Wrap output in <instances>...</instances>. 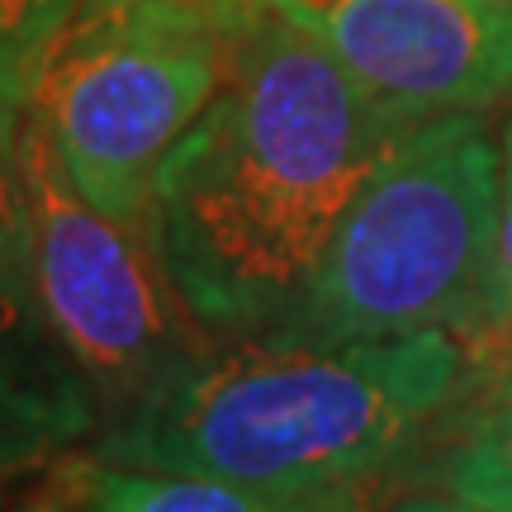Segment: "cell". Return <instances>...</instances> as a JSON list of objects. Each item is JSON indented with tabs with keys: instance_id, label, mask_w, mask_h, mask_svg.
Segmentation results:
<instances>
[{
	"instance_id": "cell-1",
	"label": "cell",
	"mask_w": 512,
	"mask_h": 512,
	"mask_svg": "<svg viewBox=\"0 0 512 512\" xmlns=\"http://www.w3.org/2000/svg\"><path fill=\"white\" fill-rule=\"evenodd\" d=\"M413 128L271 5L238 15L219 95L152 181V247L209 337L285 323L332 233Z\"/></svg>"
},
{
	"instance_id": "cell-2",
	"label": "cell",
	"mask_w": 512,
	"mask_h": 512,
	"mask_svg": "<svg viewBox=\"0 0 512 512\" xmlns=\"http://www.w3.org/2000/svg\"><path fill=\"white\" fill-rule=\"evenodd\" d=\"M456 384V332L342 347L209 337L95 437L91 456L271 489H403Z\"/></svg>"
},
{
	"instance_id": "cell-3",
	"label": "cell",
	"mask_w": 512,
	"mask_h": 512,
	"mask_svg": "<svg viewBox=\"0 0 512 512\" xmlns=\"http://www.w3.org/2000/svg\"><path fill=\"white\" fill-rule=\"evenodd\" d=\"M498 242V128L489 114L418 119L342 214L309 290L271 337L342 347L484 318Z\"/></svg>"
},
{
	"instance_id": "cell-4",
	"label": "cell",
	"mask_w": 512,
	"mask_h": 512,
	"mask_svg": "<svg viewBox=\"0 0 512 512\" xmlns=\"http://www.w3.org/2000/svg\"><path fill=\"white\" fill-rule=\"evenodd\" d=\"M238 15L204 0H81L38 67L24 119L110 219L143 228L166 152L219 95Z\"/></svg>"
},
{
	"instance_id": "cell-5",
	"label": "cell",
	"mask_w": 512,
	"mask_h": 512,
	"mask_svg": "<svg viewBox=\"0 0 512 512\" xmlns=\"http://www.w3.org/2000/svg\"><path fill=\"white\" fill-rule=\"evenodd\" d=\"M19 157L34 223V299L57 342L91 380L110 427L190 361L209 332L181 304L152 233L100 214L29 119Z\"/></svg>"
},
{
	"instance_id": "cell-6",
	"label": "cell",
	"mask_w": 512,
	"mask_h": 512,
	"mask_svg": "<svg viewBox=\"0 0 512 512\" xmlns=\"http://www.w3.org/2000/svg\"><path fill=\"white\" fill-rule=\"evenodd\" d=\"M399 119L512 100V0H266Z\"/></svg>"
},
{
	"instance_id": "cell-7",
	"label": "cell",
	"mask_w": 512,
	"mask_h": 512,
	"mask_svg": "<svg viewBox=\"0 0 512 512\" xmlns=\"http://www.w3.org/2000/svg\"><path fill=\"white\" fill-rule=\"evenodd\" d=\"M105 427L81 375L34 294L0 290V484L48 475L91 451Z\"/></svg>"
},
{
	"instance_id": "cell-8",
	"label": "cell",
	"mask_w": 512,
	"mask_h": 512,
	"mask_svg": "<svg viewBox=\"0 0 512 512\" xmlns=\"http://www.w3.org/2000/svg\"><path fill=\"white\" fill-rule=\"evenodd\" d=\"M57 512H384L394 489H271L238 479L114 465L91 451L57 465Z\"/></svg>"
},
{
	"instance_id": "cell-9",
	"label": "cell",
	"mask_w": 512,
	"mask_h": 512,
	"mask_svg": "<svg viewBox=\"0 0 512 512\" xmlns=\"http://www.w3.org/2000/svg\"><path fill=\"white\" fill-rule=\"evenodd\" d=\"M403 489H437L479 508L512 512V403L441 422Z\"/></svg>"
},
{
	"instance_id": "cell-10",
	"label": "cell",
	"mask_w": 512,
	"mask_h": 512,
	"mask_svg": "<svg viewBox=\"0 0 512 512\" xmlns=\"http://www.w3.org/2000/svg\"><path fill=\"white\" fill-rule=\"evenodd\" d=\"M81 0H0V105L24 110L53 38Z\"/></svg>"
},
{
	"instance_id": "cell-11",
	"label": "cell",
	"mask_w": 512,
	"mask_h": 512,
	"mask_svg": "<svg viewBox=\"0 0 512 512\" xmlns=\"http://www.w3.org/2000/svg\"><path fill=\"white\" fill-rule=\"evenodd\" d=\"M24 110L0 105V290L34 294V223L24 185Z\"/></svg>"
},
{
	"instance_id": "cell-12",
	"label": "cell",
	"mask_w": 512,
	"mask_h": 512,
	"mask_svg": "<svg viewBox=\"0 0 512 512\" xmlns=\"http://www.w3.org/2000/svg\"><path fill=\"white\" fill-rule=\"evenodd\" d=\"M460 337V384L451 418H470V413H489V408H508L512 403V318L508 323H475V328L456 332Z\"/></svg>"
},
{
	"instance_id": "cell-13",
	"label": "cell",
	"mask_w": 512,
	"mask_h": 512,
	"mask_svg": "<svg viewBox=\"0 0 512 512\" xmlns=\"http://www.w3.org/2000/svg\"><path fill=\"white\" fill-rule=\"evenodd\" d=\"M512 318V110L498 124V242H494V280L479 323Z\"/></svg>"
},
{
	"instance_id": "cell-14",
	"label": "cell",
	"mask_w": 512,
	"mask_h": 512,
	"mask_svg": "<svg viewBox=\"0 0 512 512\" xmlns=\"http://www.w3.org/2000/svg\"><path fill=\"white\" fill-rule=\"evenodd\" d=\"M384 512H494V508H479V503L437 494V489H399L384 503Z\"/></svg>"
},
{
	"instance_id": "cell-15",
	"label": "cell",
	"mask_w": 512,
	"mask_h": 512,
	"mask_svg": "<svg viewBox=\"0 0 512 512\" xmlns=\"http://www.w3.org/2000/svg\"><path fill=\"white\" fill-rule=\"evenodd\" d=\"M204 5H214V10H223V15H247V10L266 5V0H204Z\"/></svg>"
},
{
	"instance_id": "cell-16",
	"label": "cell",
	"mask_w": 512,
	"mask_h": 512,
	"mask_svg": "<svg viewBox=\"0 0 512 512\" xmlns=\"http://www.w3.org/2000/svg\"><path fill=\"white\" fill-rule=\"evenodd\" d=\"M19 512H57V508H53V498H48V494H38L29 508H19Z\"/></svg>"
},
{
	"instance_id": "cell-17",
	"label": "cell",
	"mask_w": 512,
	"mask_h": 512,
	"mask_svg": "<svg viewBox=\"0 0 512 512\" xmlns=\"http://www.w3.org/2000/svg\"><path fill=\"white\" fill-rule=\"evenodd\" d=\"M0 512H10V503H5V489H0Z\"/></svg>"
}]
</instances>
